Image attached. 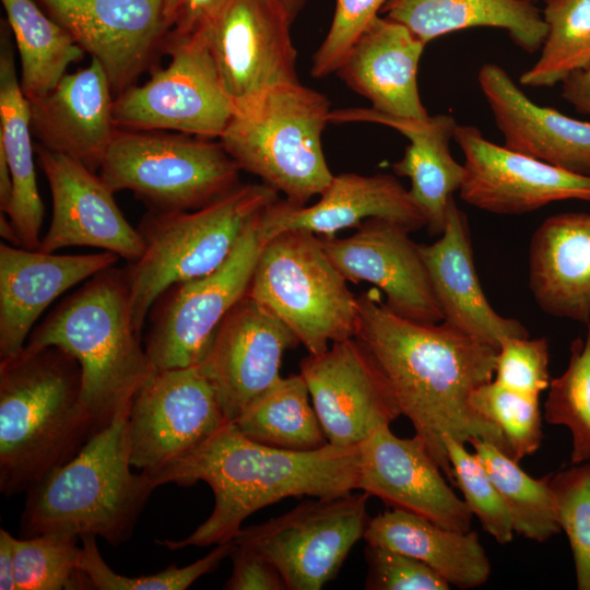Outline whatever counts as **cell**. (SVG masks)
I'll use <instances>...</instances> for the list:
<instances>
[{
    "instance_id": "cell-1",
    "label": "cell",
    "mask_w": 590,
    "mask_h": 590,
    "mask_svg": "<svg viewBox=\"0 0 590 590\" xmlns=\"http://www.w3.org/2000/svg\"><path fill=\"white\" fill-rule=\"evenodd\" d=\"M354 338L451 485L445 436L470 445L484 439L510 456L498 428L470 405L471 393L493 380L496 349L445 320L424 323L398 316L376 287L357 296Z\"/></svg>"
},
{
    "instance_id": "cell-2",
    "label": "cell",
    "mask_w": 590,
    "mask_h": 590,
    "mask_svg": "<svg viewBox=\"0 0 590 590\" xmlns=\"http://www.w3.org/2000/svg\"><path fill=\"white\" fill-rule=\"evenodd\" d=\"M157 487L205 482L214 495L209 518L189 536L157 541L170 551L234 541L253 512L287 497H330L358 488L359 446L293 451L259 444L227 422L186 455L149 473Z\"/></svg>"
},
{
    "instance_id": "cell-3",
    "label": "cell",
    "mask_w": 590,
    "mask_h": 590,
    "mask_svg": "<svg viewBox=\"0 0 590 590\" xmlns=\"http://www.w3.org/2000/svg\"><path fill=\"white\" fill-rule=\"evenodd\" d=\"M96 434L78 361L57 346L0 361V492H27Z\"/></svg>"
},
{
    "instance_id": "cell-4",
    "label": "cell",
    "mask_w": 590,
    "mask_h": 590,
    "mask_svg": "<svg viewBox=\"0 0 590 590\" xmlns=\"http://www.w3.org/2000/svg\"><path fill=\"white\" fill-rule=\"evenodd\" d=\"M132 326L125 269L115 266L66 297L38 326L24 349L57 346L82 374V401L96 433L130 409L156 373Z\"/></svg>"
},
{
    "instance_id": "cell-5",
    "label": "cell",
    "mask_w": 590,
    "mask_h": 590,
    "mask_svg": "<svg viewBox=\"0 0 590 590\" xmlns=\"http://www.w3.org/2000/svg\"><path fill=\"white\" fill-rule=\"evenodd\" d=\"M129 410L26 492L21 538L50 532L93 534L113 546L131 538L156 486L149 473L131 471Z\"/></svg>"
},
{
    "instance_id": "cell-6",
    "label": "cell",
    "mask_w": 590,
    "mask_h": 590,
    "mask_svg": "<svg viewBox=\"0 0 590 590\" xmlns=\"http://www.w3.org/2000/svg\"><path fill=\"white\" fill-rule=\"evenodd\" d=\"M261 184H240L192 211H148L137 227L143 252L125 268L131 321L142 337L150 309L170 286L217 269L248 225L279 200Z\"/></svg>"
},
{
    "instance_id": "cell-7",
    "label": "cell",
    "mask_w": 590,
    "mask_h": 590,
    "mask_svg": "<svg viewBox=\"0 0 590 590\" xmlns=\"http://www.w3.org/2000/svg\"><path fill=\"white\" fill-rule=\"evenodd\" d=\"M330 102L299 82L272 87L234 113L219 138L240 170L295 205H306L331 181L322 150Z\"/></svg>"
},
{
    "instance_id": "cell-8",
    "label": "cell",
    "mask_w": 590,
    "mask_h": 590,
    "mask_svg": "<svg viewBox=\"0 0 590 590\" xmlns=\"http://www.w3.org/2000/svg\"><path fill=\"white\" fill-rule=\"evenodd\" d=\"M247 295L276 316L308 354L355 337L357 296L312 233L283 231L267 239Z\"/></svg>"
},
{
    "instance_id": "cell-9",
    "label": "cell",
    "mask_w": 590,
    "mask_h": 590,
    "mask_svg": "<svg viewBox=\"0 0 590 590\" xmlns=\"http://www.w3.org/2000/svg\"><path fill=\"white\" fill-rule=\"evenodd\" d=\"M98 170L113 192L129 190L157 212L198 210L240 185L220 141L162 130L117 128Z\"/></svg>"
},
{
    "instance_id": "cell-10",
    "label": "cell",
    "mask_w": 590,
    "mask_h": 590,
    "mask_svg": "<svg viewBox=\"0 0 590 590\" xmlns=\"http://www.w3.org/2000/svg\"><path fill=\"white\" fill-rule=\"evenodd\" d=\"M166 68L153 69L143 85H132L115 97L118 129L162 130L219 139L234 109L222 86L204 30L179 35L170 32Z\"/></svg>"
},
{
    "instance_id": "cell-11",
    "label": "cell",
    "mask_w": 590,
    "mask_h": 590,
    "mask_svg": "<svg viewBox=\"0 0 590 590\" xmlns=\"http://www.w3.org/2000/svg\"><path fill=\"white\" fill-rule=\"evenodd\" d=\"M261 215L217 269L170 286L153 304L144 349L156 370L199 365L221 321L247 295L264 244Z\"/></svg>"
},
{
    "instance_id": "cell-12",
    "label": "cell",
    "mask_w": 590,
    "mask_h": 590,
    "mask_svg": "<svg viewBox=\"0 0 590 590\" xmlns=\"http://www.w3.org/2000/svg\"><path fill=\"white\" fill-rule=\"evenodd\" d=\"M369 497L351 492L304 500L284 515L241 528L234 542L268 558L287 590H319L364 538Z\"/></svg>"
},
{
    "instance_id": "cell-13",
    "label": "cell",
    "mask_w": 590,
    "mask_h": 590,
    "mask_svg": "<svg viewBox=\"0 0 590 590\" xmlns=\"http://www.w3.org/2000/svg\"><path fill=\"white\" fill-rule=\"evenodd\" d=\"M293 22L278 0H226L204 28L234 113L272 87L299 82Z\"/></svg>"
},
{
    "instance_id": "cell-14",
    "label": "cell",
    "mask_w": 590,
    "mask_h": 590,
    "mask_svg": "<svg viewBox=\"0 0 590 590\" xmlns=\"http://www.w3.org/2000/svg\"><path fill=\"white\" fill-rule=\"evenodd\" d=\"M227 422L216 390L199 365L156 370L129 410L131 465L152 473L198 447Z\"/></svg>"
},
{
    "instance_id": "cell-15",
    "label": "cell",
    "mask_w": 590,
    "mask_h": 590,
    "mask_svg": "<svg viewBox=\"0 0 590 590\" xmlns=\"http://www.w3.org/2000/svg\"><path fill=\"white\" fill-rule=\"evenodd\" d=\"M104 68L117 97L166 54L164 0H35Z\"/></svg>"
},
{
    "instance_id": "cell-16",
    "label": "cell",
    "mask_w": 590,
    "mask_h": 590,
    "mask_svg": "<svg viewBox=\"0 0 590 590\" xmlns=\"http://www.w3.org/2000/svg\"><path fill=\"white\" fill-rule=\"evenodd\" d=\"M464 154L460 198L476 209L517 215L563 200L590 202V176L578 175L486 140L474 126H457Z\"/></svg>"
},
{
    "instance_id": "cell-17",
    "label": "cell",
    "mask_w": 590,
    "mask_h": 590,
    "mask_svg": "<svg viewBox=\"0 0 590 590\" xmlns=\"http://www.w3.org/2000/svg\"><path fill=\"white\" fill-rule=\"evenodd\" d=\"M298 344L276 316L248 295L228 311L199 364L228 422L282 377L283 354Z\"/></svg>"
},
{
    "instance_id": "cell-18",
    "label": "cell",
    "mask_w": 590,
    "mask_h": 590,
    "mask_svg": "<svg viewBox=\"0 0 590 590\" xmlns=\"http://www.w3.org/2000/svg\"><path fill=\"white\" fill-rule=\"evenodd\" d=\"M52 199V217L38 250L85 246L116 253L129 262L143 252V241L118 208L99 174L79 161L34 144Z\"/></svg>"
},
{
    "instance_id": "cell-19",
    "label": "cell",
    "mask_w": 590,
    "mask_h": 590,
    "mask_svg": "<svg viewBox=\"0 0 590 590\" xmlns=\"http://www.w3.org/2000/svg\"><path fill=\"white\" fill-rule=\"evenodd\" d=\"M299 374L331 445H358L401 415L355 338L334 342L321 354H308L300 361Z\"/></svg>"
},
{
    "instance_id": "cell-20",
    "label": "cell",
    "mask_w": 590,
    "mask_h": 590,
    "mask_svg": "<svg viewBox=\"0 0 590 590\" xmlns=\"http://www.w3.org/2000/svg\"><path fill=\"white\" fill-rule=\"evenodd\" d=\"M409 234L396 223L369 219L353 235L322 237L321 244L346 281L371 283L398 316L416 322H440L444 315L418 244Z\"/></svg>"
},
{
    "instance_id": "cell-21",
    "label": "cell",
    "mask_w": 590,
    "mask_h": 590,
    "mask_svg": "<svg viewBox=\"0 0 590 590\" xmlns=\"http://www.w3.org/2000/svg\"><path fill=\"white\" fill-rule=\"evenodd\" d=\"M358 446L357 489L441 527L471 530L472 512L456 495L420 436L400 438L388 425L374 430Z\"/></svg>"
},
{
    "instance_id": "cell-22",
    "label": "cell",
    "mask_w": 590,
    "mask_h": 590,
    "mask_svg": "<svg viewBox=\"0 0 590 590\" xmlns=\"http://www.w3.org/2000/svg\"><path fill=\"white\" fill-rule=\"evenodd\" d=\"M319 197L311 205L279 199L261 215L263 240L283 231L331 237L339 231L357 228L369 219L396 223L410 233L426 227V217L409 190L390 174L333 175Z\"/></svg>"
},
{
    "instance_id": "cell-23",
    "label": "cell",
    "mask_w": 590,
    "mask_h": 590,
    "mask_svg": "<svg viewBox=\"0 0 590 590\" xmlns=\"http://www.w3.org/2000/svg\"><path fill=\"white\" fill-rule=\"evenodd\" d=\"M109 251L56 255L2 243L0 245V361L16 356L34 323L61 294L114 267Z\"/></svg>"
},
{
    "instance_id": "cell-24",
    "label": "cell",
    "mask_w": 590,
    "mask_h": 590,
    "mask_svg": "<svg viewBox=\"0 0 590 590\" xmlns=\"http://www.w3.org/2000/svg\"><path fill=\"white\" fill-rule=\"evenodd\" d=\"M114 101L104 68L91 58L48 94L28 101L32 133L40 145L97 172L117 129Z\"/></svg>"
},
{
    "instance_id": "cell-25",
    "label": "cell",
    "mask_w": 590,
    "mask_h": 590,
    "mask_svg": "<svg viewBox=\"0 0 590 590\" xmlns=\"http://www.w3.org/2000/svg\"><path fill=\"white\" fill-rule=\"evenodd\" d=\"M477 80L505 148L590 176V122L535 104L498 64L485 63Z\"/></svg>"
},
{
    "instance_id": "cell-26",
    "label": "cell",
    "mask_w": 590,
    "mask_h": 590,
    "mask_svg": "<svg viewBox=\"0 0 590 590\" xmlns=\"http://www.w3.org/2000/svg\"><path fill=\"white\" fill-rule=\"evenodd\" d=\"M444 320L498 350L512 337H529L517 319L497 314L487 300L474 264L467 216L449 200L445 228L432 244H418Z\"/></svg>"
},
{
    "instance_id": "cell-27",
    "label": "cell",
    "mask_w": 590,
    "mask_h": 590,
    "mask_svg": "<svg viewBox=\"0 0 590 590\" xmlns=\"http://www.w3.org/2000/svg\"><path fill=\"white\" fill-rule=\"evenodd\" d=\"M425 46L403 24L378 15L350 47L334 73L367 98L373 110L423 120L429 115L420 96L417 71Z\"/></svg>"
},
{
    "instance_id": "cell-28",
    "label": "cell",
    "mask_w": 590,
    "mask_h": 590,
    "mask_svg": "<svg viewBox=\"0 0 590 590\" xmlns=\"http://www.w3.org/2000/svg\"><path fill=\"white\" fill-rule=\"evenodd\" d=\"M330 122L379 123L409 140L402 158L392 168L396 175L410 178L409 192L426 217L428 234L440 236L448 202L463 178V164L452 157L449 149L458 126L455 118L442 114L418 120L384 115L371 108H347L332 110Z\"/></svg>"
},
{
    "instance_id": "cell-29",
    "label": "cell",
    "mask_w": 590,
    "mask_h": 590,
    "mask_svg": "<svg viewBox=\"0 0 590 590\" xmlns=\"http://www.w3.org/2000/svg\"><path fill=\"white\" fill-rule=\"evenodd\" d=\"M529 286L547 315L590 322V213L544 220L529 248Z\"/></svg>"
},
{
    "instance_id": "cell-30",
    "label": "cell",
    "mask_w": 590,
    "mask_h": 590,
    "mask_svg": "<svg viewBox=\"0 0 590 590\" xmlns=\"http://www.w3.org/2000/svg\"><path fill=\"white\" fill-rule=\"evenodd\" d=\"M14 40L7 20L0 30V152L11 176L12 196L4 212L21 240V247L38 249L44 220L35 173L28 101L16 73Z\"/></svg>"
},
{
    "instance_id": "cell-31",
    "label": "cell",
    "mask_w": 590,
    "mask_h": 590,
    "mask_svg": "<svg viewBox=\"0 0 590 590\" xmlns=\"http://www.w3.org/2000/svg\"><path fill=\"white\" fill-rule=\"evenodd\" d=\"M363 539L423 562L461 589L485 583L491 574L489 559L475 531L451 530L401 509L370 518Z\"/></svg>"
},
{
    "instance_id": "cell-32",
    "label": "cell",
    "mask_w": 590,
    "mask_h": 590,
    "mask_svg": "<svg viewBox=\"0 0 590 590\" xmlns=\"http://www.w3.org/2000/svg\"><path fill=\"white\" fill-rule=\"evenodd\" d=\"M381 13L425 44L451 32L496 27L532 54L541 49L546 36V24L533 0H390Z\"/></svg>"
},
{
    "instance_id": "cell-33",
    "label": "cell",
    "mask_w": 590,
    "mask_h": 590,
    "mask_svg": "<svg viewBox=\"0 0 590 590\" xmlns=\"http://www.w3.org/2000/svg\"><path fill=\"white\" fill-rule=\"evenodd\" d=\"M20 57V85L27 101L54 90L85 51L35 0H1Z\"/></svg>"
},
{
    "instance_id": "cell-34",
    "label": "cell",
    "mask_w": 590,
    "mask_h": 590,
    "mask_svg": "<svg viewBox=\"0 0 590 590\" xmlns=\"http://www.w3.org/2000/svg\"><path fill=\"white\" fill-rule=\"evenodd\" d=\"M309 397L300 374L281 377L233 423L246 437L266 446L293 451L320 449L329 442Z\"/></svg>"
},
{
    "instance_id": "cell-35",
    "label": "cell",
    "mask_w": 590,
    "mask_h": 590,
    "mask_svg": "<svg viewBox=\"0 0 590 590\" xmlns=\"http://www.w3.org/2000/svg\"><path fill=\"white\" fill-rule=\"evenodd\" d=\"M471 446L504 499L516 533L545 542L562 531L548 484L550 474L540 480L531 477L518 461L487 440L475 439Z\"/></svg>"
},
{
    "instance_id": "cell-36",
    "label": "cell",
    "mask_w": 590,
    "mask_h": 590,
    "mask_svg": "<svg viewBox=\"0 0 590 590\" xmlns=\"http://www.w3.org/2000/svg\"><path fill=\"white\" fill-rule=\"evenodd\" d=\"M546 36L538 61L519 82L531 87L562 83L590 64V0H545Z\"/></svg>"
},
{
    "instance_id": "cell-37",
    "label": "cell",
    "mask_w": 590,
    "mask_h": 590,
    "mask_svg": "<svg viewBox=\"0 0 590 590\" xmlns=\"http://www.w3.org/2000/svg\"><path fill=\"white\" fill-rule=\"evenodd\" d=\"M79 536L61 532L14 540L16 590L92 589L80 569Z\"/></svg>"
},
{
    "instance_id": "cell-38",
    "label": "cell",
    "mask_w": 590,
    "mask_h": 590,
    "mask_svg": "<svg viewBox=\"0 0 590 590\" xmlns=\"http://www.w3.org/2000/svg\"><path fill=\"white\" fill-rule=\"evenodd\" d=\"M586 326L585 340H573L568 366L550 381L544 403L545 421L571 433V464L590 459V322Z\"/></svg>"
},
{
    "instance_id": "cell-39",
    "label": "cell",
    "mask_w": 590,
    "mask_h": 590,
    "mask_svg": "<svg viewBox=\"0 0 590 590\" xmlns=\"http://www.w3.org/2000/svg\"><path fill=\"white\" fill-rule=\"evenodd\" d=\"M470 405L479 416L498 428L514 460L519 462L540 448L543 432L539 398L491 380L471 393Z\"/></svg>"
},
{
    "instance_id": "cell-40",
    "label": "cell",
    "mask_w": 590,
    "mask_h": 590,
    "mask_svg": "<svg viewBox=\"0 0 590 590\" xmlns=\"http://www.w3.org/2000/svg\"><path fill=\"white\" fill-rule=\"evenodd\" d=\"M82 540L80 569L88 578L92 589L98 590H185L200 577L215 570L229 556L233 541L217 544L204 557L187 565H170L153 575L128 577L115 573L103 559L96 535L85 534Z\"/></svg>"
},
{
    "instance_id": "cell-41",
    "label": "cell",
    "mask_w": 590,
    "mask_h": 590,
    "mask_svg": "<svg viewBox=\"0 0 590 590\" xmlns=\"http://www.w3.org/2000/svg\"><path fill=\"white\" fill-rule=\"evenodd\" d=\"M556 516L574 556L579 590H590V459L550 474Z\"/></svg>"
},
{
    "instance_id": "cell-42",
    "label": "cell",
    "mask_w": 590,
    "mask_h": 590,
    "mask_svg": "<svg viewBox=\"0 0 590 590\" xmlns=\"http://www.w3.org/2000/svg\"><path fill=\"white\" fill-rule=\"evenodd\" d=\"M444 444L452 468L455 486L482 528L498 543L511 542L515 533L510 512L481 460L464 444L445 436Z\"/></svg>"
},
{
    "instance_id": "cell-43",
    "label": "cell",
    "mask_w": 590,
    "mask_h": 590,
    "mask_svg": "<svg viewBox=\"0 0 590 590\" xmlns=\"http://www.w3.org/2000/svg\"><path fill=\"white\" fill-rule=\"evenodd\" d=\"M548 342L545 338H507L495 361V381L519 393L539 398L550 386Z\"/></svg>"
},
{
    "instance_id": "cell-44",
    "label": "cell",
    "mask_w": 590,
    "mask_h": 590,
    "mask_svg": "<svg viewBox=\"0 0 590 590\" xmlns=\"http://www.w3.org/2000/svg\"><path fill=\"white\" fill-rule=\"evenodd\" d=\"M390 0H335L328 33L316 50L310 73L324 78L334 73L350 47Z\"/></svg>"
},
{
    "instance_id": "cell-45",
    "label": "cell",
    "mask_w": 590,
    "mask_h": 590,
    "mask_svg": "<svg viewBox=\"0 0 590 590\" xmlns=\"http://www.w3.org/2000/svg\"><path fill=\"white\" fill-rule=\"evenodd\" d=\"M367 590H448L450 583L423 562L394 550L366 543Z\"/></svg>"
},
{
    "instance_id": "cell-46",
    "label": "cell",
    "mask_w": 590,
    "mask_h": 590,
    "mask_svg": "<svg viewBox=\"0 0 590 590\" xmlns=\"http://www.w3.org/2000/svg\"><path fill=\"white\" fill-rule=\"evenodd\" d=\"M229 557L232 558L233 569L223 589L287 590L278 568L253 548L233 541Z\"/></svg>"
},
{
    "instance_id": "cell-47",
    "label": "cell",
    "mask_w": 590,
    "mask_h": 590,
    "mask_svg": "<svg viewBox=\"0 0 590 590\" xmlns=\"http://www.w3.org/2000/svg\"><path fill=\"white\" fill-rule=\"evenodd\" d=\"M226 0H164L170 32L187 35L204 30Z\"/></svg>"
},
{
    "instance_id": "cell-48",
    "label": "cell",
    "mask_w": 590,
    "mask_h": 590,
    "mask_svg": "<svg viewBox=\"0 0 590 590\" xmlns=\"http://www.w3.org/2000/svg\"><path fill=\"white\" fill-rule=\"evenodd\" d=\"M562 96L578 113L590 116V64L573 72L562 82Z\"/></svg>"
},
{
    "instance_id": "cell-49",
    "label": "cell",
    "mask_w": 590,
    "mask_h": 590,
    "mask_svg": "<svg viewBox=\"0 0 590 590\" xmlns=\"http://www.w3.org/2000/svg\"><path fill=\"white\" fill-rule=\"evenodd\" d=\"M14 540L4 529H0V589L16 590L14 575Z\"/></svg>"
},
{
    "instance_id": "cell-50",
    "label": "cell",
    "mask_w": 590,
    "mask_h": 590,
    "mask_svg": "<svg viewBox=\"0 0 590 590\" xmlns=\"http://www.w3.org/2000/svg\"><path fill=\"white\" fill-rule=\"evenodd\" d=\"M0 235L7 241L5 244H9L15 247H21V240H20L17 232L15 231L14 226L12 225L7 214L2 212L0 215Z\"/></svg>"
},
{
    "instance_id": "cell-51",
    "label": "cell",
    "mask_w": 590,
    "mask_h": 590,
    "mask_svg": "<svg viewBox=\"0 0 590 590\" xmlns=\"http://www.w3.org/2000/svg\"><path fill=\"white\" fill-rule=\"evenodd\" d=\"M278 1L283 5V8L285 9L290 17L294 21L296 16L298 15V13L304 8L307 0H278Z\"/></svg>"
}]
</instances>
